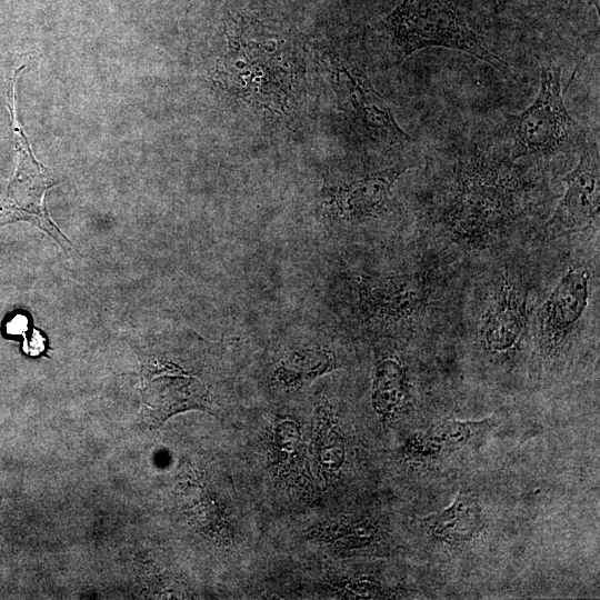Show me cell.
<instances>
[{
    "label": "cell",
    "instance_id": "obj_15",
    "mask_svg": "<svg viewBox=\"0 0 600 600\" xmlns=\"http://www.w3.org/2000/svg\"><path fill=\"white\" fill-rule=\"evenodd\" d=\"M310 536L346 548L363 547L374 536V528L364 523H331L317 527Z\"/></svg>",
    "mask_w": 600,
    "mask_h": 600
},
{
    "label": "cell",
    "instance_id": "obj_13",
    "mask_svg": "<svg viewBox=\"0 0 600 600\" xmlns=\"http://www.w3.org/2000/svg\"><path fill=\"white\" fill-rule=\"evenodd\" d=\"M408 382L401 366L392 360H383L376 370L372 403L383 418L394 416L408 398Z\"/></svg>",
    "mask_w": 600,
    "mask_h": 600
},
{
    "label": "cell",
    "instance_id": "obj_1",
    "mask_svg": "<svg viewBox=\"0 0 600 600\" xmlns=\"http://www.w3.org/2000/svg\"><path fill=\"white\" fill-rule=\"evenodd\" d=\"M514 161L477 146L459 151L440 194L442 221L460 236L470 237L508 226L527 201L528 183Z\"/></svg>",
    "mask_w": 600,
    "mask_h": 600
},
{
    "label": "cell",
    "instance_id": "obj_16",
    "mask_svg": "<svg viewBox=\"0 0 600 600\" xmlns=\"http://www.w3.org/2000/svg\"><path fill=\"white\" fill-rule=\"evenodd\" d=\"M474 422L446 421L431 430L430 439L444 446L457 447L466 443L472 436Z\"/></svg>",
    "mask_w": 600,
    "mask_h": 600
},
{
    "label": "cell",
    "instance_id": "obj_9",
    "mask_svg": "<svg viewBox=\"0 0 600 600\" xmlns=\"http://www.w3.org/2000/svg\"><path fill=\"white\" fill-rule=\"evenodd\" d=\"M142 381L144 404L157 422L180 411L206 406L207 394L201 382L174 363H146Z\"/></svg>",
    "mask_w": 600,
    "mask_h": 600
},
{
    "label": "cell",
    "instance_id": "obj_7",
    "mask_svg": "<svg viewBox=\"0 0 600 600\" xmlns=\"http://www.w3.org/2000/svg\"><path fill=\"white\" fill-rule=\"evenodd\" d=\"M589 297L587 270L570 268L546 298L538 313L541 350L553 354L562 346L584 312Z\"/></svg>",
    "mask_w": 600,
    "mask_h": 600
},
{
    "label": "cell",
    "instance_id": "obj_5",
    "mask_svg": "<svg viewBox=\"0 0 600 600\" xmlns=\"http://www.w3.org/2000/svg\"><path fill=\"white\" fill-rule=\"evenodd\" d=\"M327 66L339 104L359 121L372 140L389 146L412 142V138L397 123L386 100L360 69L333 53L327 57Z\"/></svg>",
    "mask_w": 600,
    "mask_h": 600
},
{
    "label": "cell",
    "instance_id": "obj_11",
    "mask_svg": "<svg viewBox=\"0 0 600 600\" xmlns=\"http://www.w3.org/2000/svg\"><path fill=\"white\" fill-rule=\"evenodd\" d=\"M424 523L436 537L459 542L472 539L482 530L483 516L477 499L461 492L448 509L424 518Z\"/></svg>",
    "mask_w": 600,
    "mask_h": 600
},
{
    "label": "cell",
    "instance_id": "obj_17",
    "mask_svg": "<svg viewBox=\"0 0 600 600\" xmlns=\"http://www.w3.org/2000/svg\"><path fill=\"white\" fill-rule=\"evenodd\" d=\"M273 442L277 450L291 459L301 450L302 436L298 423L293 420H282L274 428Z\"/></svg>",
    "mask_w": 600,
    "mask_h": 600
},
{
    "label": "cell",
    "instance_id": "obj_8",
    "mask_svg": "<svg viewBox=\"0 0 600 600\" xmlns=\"http://www.w3.org/2000/svg\"><path fill=\"white\" fill-rule=\"evenodd\" d=\"M408 169L396 166L351 181L326 184L322 190L326 213L352 222L378 216L388 203L394 183Z\"/></svg>",
    "mask_w": 600,
    "mask_h": 600
},
{
    "label": "cell",
    "instance_id": "obj_3",
    "mask_svg": "<svg viewBox=\"0 0 600 600\" xmlns=\"http://www.w3.org/2000/svg\"><path fill=\"white\" fill-rule=\"evenodd\" d=\"M401 59L426 48L466 52L506 72L508 64L463 20L454 0H403L382 20Z\"/></svg>",
    "mask_w": 600,
    "mask_h": 600
},
{
    "label": "cell",
    "instance_id": "obj_6",
    "mask_svg": "<svg viewBox=\"0 0 600 600\" xmlns=\"http://www.w3.org/2000/svg\"><path fill=\"white\" fill-rule=\"evenodd\" d=\"M567 189L544 226L550 237L570 234L599 223V153L587 142L576 168L563 179Z\"/></svg>",
    "mask_w": 600,
    "mask_h": 600
},
{
    "label": "cell",
    "instance_id": "obj_2",
    "mask_svg": "<svg viewBox=\"0 0 600 600\" xmlns=\"http://www.w3.org/2000/svg\"><path fill=\"white\" fill-rule=\"evenodd\" d=\"M506 119L512 160L581 151L588 142L586 129L566 107L561 67L552 60L540 59V86L534 101L521 113L507 114Z\"/></svg>",
    "mask_w": 600,
    "mask_h": 600
},
{
    "label": "cell",
    "instance_id": "obj_19",
    "mask_svg": "<svg viewBox=\"0 0 600 600\" xmlns=\"http://www.w3.org/2000/svg\"><path fill=\"white\" fill-rule=\"evenodd\" d=\"M496 1H498V0H496Z\"/></svg>",
    "mask_w": 600,
    "mask_h": 600
},
{
    "label": "cell",
    "instance_id": "obj_18",
    "mask_svg": "<svg viewBox=\"0 0 600 600\" xmlns=\"http://www.w3.org/2000/svg\"><path fill=\"white\" fill-rule=\"evenodd\" d=\"M589 3L593 4L597 10L599 9V0H587Z\"/></svg>",
    "mask_w": 600,
    "mask_h": 600
},
{
    "label": "cell",
    "instance_id": "obj_10",
    "mask_svg": "<svg viewBox=\"0 0 600 600\" xmlns=\"http://www.w3.org/2000/svg\"><path fill=\"white\" fill-rule=\"evenodd\" d=\"M526 299L511 283H503L499 301L483 316L481 337L491 352H506L520 340L526 327Z\"/></svg>",
    "mask_w": 600,
    "mask_h": 600
},
{
    "label": "cell",
    "instance_id": "obj_14",
    "mask_svg": "<svg viewBox=\"0 0 600 600\" xmlns=\"http://www.w3.org/2000/svg\"><path fill=\"white\" fill-rule=\"evenodd\" d=\"M314 450L321 468L338 471L344 460V442L337 421L327 406L317 410L314 422Z\"/></svg>",
    "mask_w": 600,
    "mask_h": 600
},
{
    "label": "cell",
    "instance_id": "obj_12",
    "mask_svg": "<svg viewBox=\"0 0 600 600\" xmlns=\"http://www.w3.org/2000/svg\"><path fill=\"white\" fill-rule=\"evenodd\" d=\"M337 367L332 351L324 348L299 350L287 356L273 379L284 388H301Z\"/></svg>",
    "mask_w": 600,
    "mask_h": 600
},
{
    "label": "cell",
    "instance_id": "obj_4",
    "mask_svg": "<svg viewBox=\"0 0 600 600\" xmlns=\"http://www.w3.org/2000/svg\"><path fill=\"white\" fill-rule=\"evenodd\" d=\"M19 68L11 80L9 110L11 113L18 164L6 191L0 197V226L14 221H27L53 238L67 252L72 249L69 239L59 230L49 216L47 192L57 184L51 171L33 156L27 137L16 116L14 84Z\"/></svg>",
    "mask_w": 600,
    "mask_h": 600
}]
</instances>
